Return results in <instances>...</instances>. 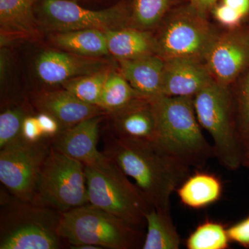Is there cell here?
<instances>
[{
    "mask_svg": "<svg viewBox=\"0 0 249 249\" xmlns=\"http://www.w3.org/2000/svg\"><path fill=\"white\" fill-rule=\"evenodd\" d=\"M105 154L135 185L152 207L170 211V198L191 175L190 167L168 155L154 142L111 136L105 140Z\"/></svg>",
    "mask_w": 249,
    "mask_h": 249,
    "instance_id": "cell-1",
    "label": "cell"
},
{
    "mask_svg": "<svg viewBox=\"0 0 249 249\" xmlns=\"http://www.w3.org/2000/svg\"><path fill=\"white\" fill-rule=\"evenodd\" d=\"M157 121L155 143L190 168H201L214 157L205 138L193 98L160 96L152 98Z\"/></svg>",
    "mask_w": 249,
    "mask_h": 249,
    "instance_id": "cell-2",
    "label": "cell"
},
{
    "mask_svg": "<svg viewBox=\"0 0 249 249\" xmlns=\"http://www.w3.org/2000/svg\"><path fill=\"white\" fill-rule=\"evenodd\" d=\"M0 249H59L60 213L1 189Z\"/></svg>",
    "mask_w": 249,
    "mask_h": 249,
    "instance_id": "cell-3",
    "label": "cell"
},
{
    "mask_svg": "<svg viewBox=\"0 0 249 249\" xmlns=\"http://www.w3.org/2000/svg\"><path fill=\"white\" fill-rule=\"evenodd\" d=\"M59 235L71 247L133 249L142 247L144 241L142 229L90 204L60 213Z\"/></svg>",
    "mask_w": 249,
    "mask_h": 249,
    "instance_id": "cell-4",
    "label": "cell"
},
{
    "mask_svg": "<svg viewBox=\"0 0 249 249\" xmlns=\"http://www.w3.org/2000/svg\"><path fill=\"white\" fill-rule=\"evenodd\" d=\"M85 172L89 204L142 230L152 206L121 168L106 156L97 165L85 166Z\"/></svg>",
    "mask_w": 249,
    "mask_h": 249,
    "instance_id": "cell-5",
    "label": "cell"
},
{
    "mask_svg": "<svg viewBox=\"0 0 249 249\" xmlns=\"http://www.w3.org/2000/svg\"><path fill=\"white\" fill-rule=\"evenodd\" d=\"M193 103L201 127L213 139L214 157L226 169L238 170L244 153L237 137L231 86L214 81L194 96Z\"/></svg>",
    "mask_w": 249,
    "mask_h": 249,
    "instance_id": "cell-6",
    "label": "cell"
},
{
    "mask_svg": "<svg viewBox=\"0 0 249 249\" xmlns=\"http://www.w3.org/2000/svg\"><path fill=\"white\" fill-rule=\"evenodd\" d=\"M155 35L157 55L163 60L186 58L205 62L219 31L191 3L170 10Z\"/></svg>",
    "mask_w": 249,
    "mask_h": 249,
    "instance_id": "cell-7",
    "label": "cell"
},
{
    "mask_svg": "<svg viewBox=\"0 0 249 249\" xmlns=\"http://www.w3.org/2000/svg\"><path fill=\"white\" fill-rule=\"evenodd\" d=\"M31 202L60 213L89 204L85 165L52 146Z\"/></svg>",
    "mask_w": 249,
    "mask_h": 249,
    "instance_id": "cell-8",
    "label": "cell"
},
{
    "mask_svg": "<svg viewBox=\"0 0 249 249\" xmlns=\"http://www.w3.org/2000/svg\"><path fill=\"white\" fill-rule=\"evenodd\" d=\"M130 13L124 4L91 10L73 0H38L36 6L39 25L52 33L131 27Z\"/></svg>",
    "mask_w": 249,
    "mask_h": 249,
    "instance_id": "cell-9",
    "label": "cell"
},
{
    "mask_svg": "<svg viewBox=\"0 0 249 249\" xmlns=\"http://www.w3.org/2000/svg\"><path fill=\"white\" fill-rule=\"evenodd\" d=\"M52 146V139L37 142L21 139L0 150V181L5 189L20 200L31 202Z\"/></svg>",
    "mask_w": 249,
    "mask_h": 249,
    "instance_id": "cell-10",
    "label": "cell"
},
{
    "mask_svg": "<svg viewBox=\"0 0 249 249\" xmlns=\"http://www.w3.org/2000/svg\"><path fill=\"white\" fill-rule=\"evenodd\" d=\"M205 62L214 81L231 87L249 69V24L219 32Z\"/></svg>",
    "mask_w": 249,
    "mask_h": 249,
    "instance_id": "cell-11",
    "label": "cell"
},
{
    "mask_svg": "<svg viewBox=\"0 0 249 249\" xmlns=\"http://www.w3.org/2000/svg\"><path fill=\"white\" fill-rule=\"evenodd\" d=\"M108 68L101 58H88L58 50H47L37 57L36 71L44 83L63 84L67 80Z\"/></svg>",
    "mask_w": 249,
    "mask_h": 249,
    "instance_id": "cell-12",
    "label": "cell"
},
{
    "mask_svg": "<svg viewBox=\"0 0 249 249\" xmlns=\"http://www.w3.org/2000/svg\"><path fill=\"white\" fill-rule=\"evenodd\" d=\"M164 60L162 96L194 98L214 82L202 60L186 58Z\"/></svg>",
    "mask_w": 249,
    "mask_h": 249,
    "instance_id": "cell-13",
    "label": "cell"
},
{
    "mask_svg": "<svg viewBox=\"0 0 249 249\" xmlns=\"http://www.w3.org/2000/svg\"><path fill=\"white\" fill-rule=\"evenodd\" d=\"M105 116L90 118L70 128L64 129L52 139V146L69 157L79 160L85 166L97 165L106 158L98 151L100 124Z\"/></svg>",
    "mask_w": 249,
    "mask_h": 249,
    "instance_id": "cell-14",
    "label": "cell"
},
{
    "mask_svg": "<svg viewBox=\"0 0 249 249\" xmlns=\"http://www.w3.org/2000/svg\"><path fill=\"white\" fill-rule=\"evenodd\" d=\"M34 105L40 112L55 118L62 131L90 118L107 115L101 107L83 102L64 88L37 93L34 96Z\"/></svg>",
    "mask_w": 249,
    "mask_h": 249,
    "instance_id": "cell-15",
    "label": "cell"
},
{
    "mask_svg": "<svg viewBox=\"0 0 249 249\" xmlns=\"http://www.w3.org/2000/svg\"><path fill=\"white\" fill-rule=\"evenodd\" d=\"M109 115L115 134L121 138L155 142L157 121L152 100L139 97Z\"/></svg>",
    "mask_w": 249,
    "mask_h": 249,
    "instance_id": "cell-16",
    "label": "cell"
},
{
    "mask_svg": "<svg viewBox=\"0 0 249 249\" xmlns=\"http://www.w3.org/2000/svg\"><path fill=\"white\" fill-rule=\"evenodd\" d=\"M119 73L142 97L162 96L165 60L157 54L132 60H118Z\"/></svg>",
    "mask_w": 249,
    "mask_h": 249,
    "instance_id": "cell-17",
    "label": "cell"
},
{
    "mask_svg": "<svg viewBox=\"0 0 249 249\" xmlns=\"http://www.w3.org/2000/svg\"><path fill=\"white\" fill-rule=\"evenodd\" d=\"M38 0H0L1 38H36L40 35L36 6Z\"/></svg>",
    "mask_w": 249,
    "mask_h": 249,
    "instance_id": "cell-18",
    "label": "cell"
},
{
    "mask_svg": "<svg viewBox=\"0 0 249 249\" xmlns=\"http://www.w3.org/2000/svg\"><path fill=\"white\" fill-rule=\"evenodd\" d=\"M109 54L118 60H132L157 54L155 35L132 27L105 31Z\"/></svg>",
    "mask_w": 249,
    "mask_h": 249,
    "instance_id": "cell-19",
    "label": "cell"
},
{
    "mask_svg": "<svg viewBox=\"0 0 249 249\" xmlns=\"http://www.w3.org/2000/svg\"><path fill=\"white\" fill-rule=\"evenodd\" d=\"M177 191L184 206L190 209H204L220 199L222 184L215 175L198 171L190 175Z\"/></svg>",
    "mask_w": 249,
    "mask_h": 249,
    "instance_id": "cell-20",
    "label": "cell"
},
{
    "mask_svg": "<svg viewBox=\"0 0 249 249\" xmlns=\"http://www.w3.org/2000/svg\"><path fill=\"white\" fill-rule=\"evenodd\" d=\"M51 40L58 48L88 58L109 55L104 31L98 29L53 33Z\"/></svg>",
    "mask_w": 249,
    "mask_h": 249,
    "instance_id": "cell-21",
    "label": "cell"
},
{
    "mask_svg": "<svg viewBox=\"0 0 249 249\" xmlns=\"http://www.w3.org/2000/svg\"><path fill=\"white\" fill-rule=\"evenodd\" d=\"M147 234L142 249H178L181 237L172 219L171 212L152 207L145 214Z\"/></svg>",
    "mask_w": 249,
    "mask_h": 249,
    "instance_id": "cell-22",
    "label": "cell"
},
{
    "mask_svg": "<svg viewBox=\"0 0 249 249\" xmlns=\"http://www.w3.org/2000/svg\"><path fill=\"white\" fill-rule=\"evenodd\" d=\"M237 137L243 153L249 152V69L231 85Z\"/></svg>",
    "mask_w": 249,
    "mask_h": 249,
    "instance_id": "cell-23",
    "label": "cell"
},
{
    "mask_svg": "<svg viewBox=\"0 0 249 249\" xmlns=\"http://www.w3.org/2000/svg\"><path fill=\"white\" fill-rule=\"evenodd\" d=\"M139 97L142 96L119 72L111 71L103 88L98 107L109 114Z\"/></svg>",
    "mask_w": 249,
    "mask_h": 249,
    "instance_id": "cell-24",
    "label": "cell"
},
{
    "mask_svg": "<svg viewBox=\"0 0 249 249\" xmlns=\"http://www.w3.org/2000/svg\"><path fill=\"white\" fill-rule=\"evenodd\" d=\"M111 71L108 67L91 74L67 80L62 85L64 89L68 90L83 102L98 106L103 88Z\"/></svg>",
    "mask_w": 249,
    "mask_h": 249,
    "instance_id": "cell-25",
    "label": "cell"
},
{
    "mask_svg": "<svg viewBox=\"0 0 249 249\" xmlns=\"http://www.w3.org/2000/svg\"><path fill=\"white\" fill-rule=\"evenodd\" d=\"M172 0H133L131 27L150 31L157 28L170 11Z\"/></svg>",
    "mask_w": 249,
    "mask_h": 249,
    "instance_id": "cell-26",
    "label": "cell"
},
{
    "mask_svg": "<svg viewBox=\"0 0 249 249\" xmlns=\"http://www.w3.org/2000/svg\"><path fill=\"white\" fill-rule=\"evenodd\" d=\"M230 242L227 229L223 224L207 220L190 235L186 247L188 249H226Z\"/></svg>",
    "mask_w": 249,
    "mask_h": 249,
    "instance_id": "cell-27",
    "label": "cell"
},
{
    "mask_svg": "<svg viewBox=\"0 0 249 249\" xmlns=\"http://www.w3.org/2000/svg\"><path fill=\"white\" fill-rule=\"evenodd\" d=\"M28 115L22 106H10L0 114V150L22 138L23 121Z\"/></svg>",
    "mask_w": 249,
    "mask_h": 249,
    "instance_id": "cell-28",
    "label": "cell"
},
{
    "mask_svg": "<svg viewBox=\"0 0 249 249\" xmlns=\"http://www.w3.org/2000/svg\"><path fill=\"white\" fill-rule=\"evenodd\" d=\"M227 232L231 242L249 249V215L227 229Z\"/></svg>",
    "mask_w": 249,
    "mask_h": 249,
    "instance_id": "cell-29",
    "label": "cell"
},
{
    "mask_svg": "<svg viewBox=\"0 0 249 249\" xmlns=\"http://www.w3.org/2000/svg\"><path fill=\"white\" fill-rule=\"evenodd\" d=\"M22 138L29 142H37L45 139L36 116H26L23 121Z\"/></svg>",
    "mask_w": 249,
    "mask_h": 249,
    "instance_id": "cell-30",
    "label": "cell"
},
{
    "mask_svg": "<svg viewBox=\"0 0 249 249\" xmlns=\"http://www.w3.org/2000/svg\"><path fill=\"white\" fill-rule=\"evenodd\" d=\"M36 117L45 138L53 139L61 132V126L53 116L47 113L39 112Z\"/></svg>",
    "mask_w": 249,
    "mask_h": 249,
    "instance_id": "cell-31",
    "label": "cell"
},
{
    "mask_svg": "<svg viewBox=\"0 0 249 249\" xmlns=\"http://www.w3.org/2000/svg\"><path fill=\"white\" fill-rule=\"evenodd\" d=\"M221 2L229 6L246 19L249 18V0H222Z\"/></svg>",
    "mask_w": 249,
    "mask_h": 249,
    "instance_id": "cell-32",
    "label": "cell"
},
{
    "mask_svg": "<svg viewBox=\"0 0 249 249\" xmlns=\"http://www.w3.org/2000/svg\"><path fill=\"white\" fill-rule=\"evenodd\" d=\"M218 0H193L191 4L193 5L201 14L207 16L213 8L217 4Z\"/></svg>",
    "mask_w": 249,
    "mask_h": 249,
    "instance_id": "cell-33",
    "label": "cell"
},
{
    "mask_svg": "<svg viewBox=\"0 0 249 249\" xmlns=\"http://www.w3.org/2000/svg\"><path fill=\"white\" fill-rule=\"evenodd\" d=\"M242 167H244L246 169L248 170L249 173V152H246L243 155L242 158Z\"/></svg>",
    "mask_w": 249,
    "mask_h": 249,
    "instance_id": "cell-34",
    "label": "cell"
},
{
    "mask_svg": "<svg viewBox=\"0 0 249 249\" xmlns=\"http://www.w3.org/2000/svg\"><path fill=\"white\" fill-rule=\"evenodd\" d=\"M71 249H102L101 247H98V246L91 245H83L79 246H76V247H72Z\"/></svg>",
    "mask_w": 249,
    "mask_h": 249,
    "instance_id": "cell-35",
    "label": "cell"
},
{
    "mask_svg": "<svg viewBox=\"0 0 249 249\" xmlns=\"http://www.w3.org/2000/svg\"><path fill=\"white\" fill-rule=\"evenodd\" d=\"M188 1H189V2H190V3H191V2H192V1H193V0H188Z\"/></svg>",
    "mask_w": 249,
    "mask_h": 249,
    "instance_id": "cell-36",
    "label": "cell"
},
{
    "mask_svg": "<svg viewBox=\"0 0 249 249\" xmlns=\"http://www.w3.org/2000/svg\"></svg>",
    "mask_w": 249,
    "mask_h": 249,
    "instance_id": "cell-37",
    "label": "cell"
}]
</instances>
